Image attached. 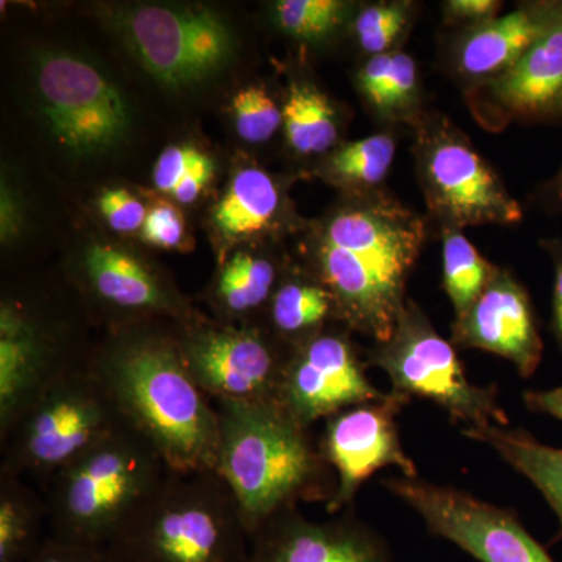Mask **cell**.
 Instances as JSON below:
<instances>
[{
    "label": "cell",
    "instance_id": "cell-27",
    "mask_svg": "<svg viewBox=\"0 0 562 562\" xmlns=\"http://www.w3.org/2000/svg\"><path fill=\"white\" fill-rule=\"evenodd\" d=\"M277 269L271 260L238 251L222 268L213 299L227 317H246L269 305L276 292Z\"/></svg>",
    "mask_w": 562,
    "mask_h": 562
},
{
    "label": "cell",
    "instance_id": "cell-7",
    "mask_svg": "<svg viewBox=\"0 0 562 562\" xmlns=\"http://www.w3.org/2000/svg\"><path fill=\"white\" fill-rule=\"evenodd\" d=\"M413 131L419 187L442 233L522 221V206L449 117L424 113Z\"/></svg>",
    "mask_w": 562,
    "mask_h": 562
},
{
    "label": "cell",
    "instance_id": "cell-20",
    "mask_svg": "<svg viewBox=\"0 0 562 562\" xmlns=\"http://www.w3.org/2000/svg\"><path fill=\"white\" fill-rule=\"evenodd\" d=\"M83 279L95 302L117 313L179 314L180 299L138 258L94 244L83 257Z\"/></svg>",
    "mask_w": 562,
    "mask_h": 562
},
{
    "label": "cell",
    "instance_id": "cell-33",
    "mask_svg": "<svg viewBox=\"0 0 562 562\" xmlns=\"http://www.w3.org/2000/svg\"><path fill=\"white\" fill-rule=\"evenodd\" d=\"M184 220L171 203L158 202L147 211L140 228L144 241L158 249H180L184 239Z\"/></svg>",
    "mask_w": 562,
    "mask_h": 562
},
{
    "label": "cell",
    "instance_id": "cell-11",
    "mask_svg": "<svg viewBox=\"0 0 562 562\" xmlns=\"http://www.w3.org/2000/svg\"><path fill=\"white\" fill-rule=\"evenodd\" d=\"M384 486L420 514L432 535L449 539L482 562H554L514 514L453 487L390 479Z\"/></svg>",
    "mask_w": 562,
    "mask_h": 562
},
{
    "label": "cell",
    "instance_id": "cell-2",
    "mask_svg": "<svg viewBox=\"0 0 562 562\" xmlns=\"http://www.w3.org/2000/svg\"><path fill=\"white\" fill-rule=\"evenodd\" d=\"M91 364L122 419L154 447L169 472H216L220 414L192 379L176 338L125 328Z\"/></svg>",
    "mask_w": 562,
    "mask_h": 562
},
{
    "label": "cell",
    "instance_id": "cell-9",
    "mask_svg": "<svg viewBox=\"0 0 562 562\" xmlns=\"http://www.w3.org/2000/svg\"><path fill=\"white\" fill-rule=\"evenodd\" d=\"M36 88L52 135L72 154H101L128 131L131 111L124 95L83 58L63 52L44 55Z\"/></svg>",
    "mask_w": 562,
    "mask_h": 562
},
{
    "label": "cell",
    "instance_id": "cell-40",
    "mask_svg": "<svg viewBox=\"0 0 562 562\" xmlns=\"http://www.w3.org/2000/svg\"><path fill=\"white\" fill-rule=\"evenodd\" d=\"M553 331L562 347V247L554 246Z\"/></svg>",
    "mask_w": 562,
    "mask_h": 562
},
{
    "label": "cell",
    "instance_id": "cell-23",
    "mask_svg": "<svg viewBox=\"0 0 562 562\" xmlns=\"http://www.w3.org/2000/svg\"><path fill=\"white\" fill-rule=\"evenodd\" d=\"M281 206L279 188L257 168L236 172L213 210L217 231L228 239L249 238L268 231Z\"/></svg>",
    "mask_w": 562,
    "mask_h": 562
},
{
    "label": "cell",
    "instance_id": "cell-41",
    "mask_svg": "<svg viewBox=\"0 0 562 562\" xmlns=\"http://www.w3.org/2000/svg\"><path fill=\"white\" fill-rule=\"evenodd\" d=\"M550 195H552L554 203L562 209V168L558 176L554 177L552 184H550Z\"/></svg>",
    "mask_w": 562,
    "mask_h": 562
},
{
    "label": "cell",
    "instance_id": "cell-31",
    "mask_svg": "<svg viewBox=\"0 0 562 562\" xmlns=\"http://www.w3.org/2000/svg\"><path fill=\"white\" fill-rule=\"evenodd\" d=\"M350 3L341 0H281L276 18L281 31L306 43H321L350 16Z\"/></svg>",
    "mask_w": 562,
    "mask_h": 562
},
{
    "label": "cell",
    "instance_id": "cell-4",
    "mask_svg": "<svg viewBox=\"0 0 562 562\" xmlns=\"http://www.w3.org/2000/svg\"><path fill=\"white\" fill-rule=\"evenodd\" d=\"M109 549L121 562H247L250 536L217 472H168Z\"/></svg>",
    "mask_w": 562,
    "mask_h": 562
},
{
    "label": "cell",
    "instance_id": "cell-25",
    "mask_svg": "<svg viewBox=\"0 0 562 562\" xmlns=\"http://www.w3.org/2000/svg\"><path fill=\"white\" fill-rule=\"evenodd\" d=\"M268 308L273 330L297 349L322 333L335 303L321 280L291 279L277 286Z\"/></svg>",
    "mask_w": 562,
    "mask_h": 562
},
{
    "label": "cell",
    "instance_id": "cell-14",
    "mask_svg": "<svg viewBox=\"0 0 562 562\" xmlns=\"http://www.w3.org/2000/svg\"><path fill=\"white\" fill-rule=\"evenodd\" d=\"M406 402L408 397L392 392L382 401L361 403L328 417L321 453L338 473L328 513L349 505L361 484L384 465H397L403 475L416 479V465L403 452L394 420Z\"/></svg>",
    "mask_w": 562,
    "mask_h": 562
},
{
    "label": "cell",
    "instance_id": "cell-5",
    "mask_svg": "<svg viewBox=\"0 0 562 562\" xmlns=\"http://www.w3.org/2000/svg\"><path fill=\"white\" fill-rule=\"evenodd\" d=\"M168 472L154 447L125 425L63 469L47 486L52 538L109 547Z\"/></svg>",
    "mask_w": 562,
    "mask_h": 562
},
{
    "label": "cell",
    "instance_id": "cell-13",
    "mask_svg": "<svg viewBox=\"0 0 562 562\" xmlns=\"http://www.w3.org/2000/svg\"><path fill=\"white\" fill-rule=\"evenodd\" d=\"M384 397L366 376L364 364L350 339L322 331L291 351L277 403L308 428L351 406Z\"/></svg>",
    "mask_w": 562,
    "mask_h": 562
},
{
    "label": "cell",
    "instance_id": "cell-30",
    "mask_svg": "<svg viewBox=\"0 0 562 562\" xmlns=\"http://www.w3.org/2000/svg\"><path fill=\"white\" fill-rule=\"evenodd\" d=\"M416 5L405 0L369 3L358 11L353 33L361 50L369 57L398 50V44L408 35Z\"/></svg>",
    "mask_w": 562,
    "mask_h": 562
},
{
    "label": "cell",
    "instance_id": "cell-37",
    "mask_svg": "<svg viewBox=\"0 0 562 562\" xmlns=\"http://www.w3.org/2000/svg\"><path fill=\"white\" fill-rule=\"evenodd\" d=\"M502 9L503 2L498 0H447L442 3L443 22L461 29L473 27L494 20Z\"/></svg>",
    "mask_w": 562,
    "mask_h": 562
},
{
    "label": "cell",
    "instance_id": "cell-10",
    "mask_svg": "<svg viewBox=\"0 0 562 562\" xmlns=\"http://www.w3.org/2000/svg\"><path fill=\"white\" fill-rule=\"evenodd\" d=\"M121 32L144 68L169 87L209 79L232 57L231 29L209 9L138 7L121 16Z\"/></svg>",
    "mask_w": 562,
    "mask_h": 562
},
{
    "label": "cell",
    "instance_id": "cell-35",
    "mask_svg": "<svg viewBox=\"0 0 562 562\" xmlns=\"http://www.w3.org/2000/svg\"><path fill=\"white\" fill-rule=\"evenodd\" d=\"M205 155L192 146H169L168 149L162 150L154 171V183L157 190L171 195L181 180Z\"/></svg>",
    "mask_w": 562,
    "mask_h": 562
},
{
    "label": "cell",
    "instance_id": "cell-34",
    "mask_svg": "<svg viewBox=\"0 0 562 562\" xmlns=\"http://www.w3.org/2000/svg\"><path fill=\"white\" fill-rule=\"evenodd\" d=\"M99 209L111 228L117 233H133L143 228L147 210L124 188L103 191L99 199Z\"/></svg>",
    "mask_w": 562,
    "mask_h": 562
},
{
    "label": "cell",
    "instance_id": "cell-8",
    "mask_svg": "<svg viewBox=\"0 0 562 562\" xmlns=\"http://www.w3.org/2000/svg\"><path fill=\"white\" fill-rule=\"evenodd\" d=\"M369 362L390 375L395 394L438 403L453 420L472 427L508 425L495 387L469 382L452 342L435 330L413 301L406 302L391 338L379 344Z\"/></svg>",
    "mask_w": 562,
    "mask_h": 562
},
{
    "label": "cell",
    "instance_id": "cell-3",
    "mask_svg": "<svg viewBox=\"0 0 562 562\" xmlns=\"http://www.w3.org/2000/svg\"><path fill=\"white\" fill-rule=\"evenodd\" d=\"M217 475L231 487L250 541L299 501L325 495L328 464L306 428L277 402H217Z\"/></svg>",
    "mask_w": 562,
    "mask_h": 562
},
{
    "label": "cell",
    "instance_id": "cell-22",
    "mask_svg": "<svg viewBox=\"0 0 562 562\" xmlns=\"http://www.w3.org/2000/svg\"><path fill=\"white\" fill-rule=\"evenodd\" d=\"M462 432L475 441L487 443L542 492L560 517L562 538V450L543 446L527 431L501 425L471 427Z\"/></svg>",
    "mask_w": 562,
    "mask_h": 562
},
{
    "label": "cell",
    "instance_id": "cell-17",
    "mask_svg": "<svg viewBox=\"0 0 562 562\" xmlns=\"http://www.w3.org/2000/svg\"><path fill=\"white\" fill-rule=\"evenodd\" d=\"M454 346L480 349L512 361L530 376L542 358V339L530 297L506 269H497L486 290L452 327Z\"/></svg>",
    "mask_w": 562,
    "mask_h": 562
},
{
    "label": "cell",
    "instance_id": "cell-16",
    "mask_svg": "<svg viewBox=\"0 0 562 562\" xmlns=\"http://www.w3.org/2000/svg\"><path fill=\"white\" fill-rule=\"evenodd\" d=\"M469 110L492 132L513 121L562 120V2L552 24L502 76L465 91Z\"/></svg>",
    "mask_w": 562,
    "mask_h": 562
},
{
    "label": "cell",
    "instance_id": "cell-15",
    "mask_svg": "<svg viewBox=\"0 0 562 562\" xmlns=\"http://www.w3.org/2000/svg\"><path fill=\"white\" fill-rule=\"evenodd\" d=\"M69 357L58 336L20 303L0 310V441L54 384L87 368Z\"/></svg>",
    "mask_w": 562,
    "mask_h": 562
},
{
    "label": "cell",
    "instance_id": "cell-24",
    "mask_svg": "<svg viewBox=\"0 0 562 562\" xmlns=\"http://www.w3.org/2000/svg\"><path fill=\"white\" fill-rule=\"evenodd\" d=\"M47 503L21 476L0 472V562H25L40 549Z\"/></svg>",
    "mask_w": 562,
    "mask_h": 562
},
{
    "label": "cell",
    "instance_id": "cell-28",
    "mask_svg": "<svg viewBox=\"0 0 562 562\" xmlns=\"http://www.w3.org/2000/svg\"><path fill=\"white\" fill-rule=\"evenodd\" d=\"M397 139L392 133H376L351 140L333 151L325 161V173L342 187L361 192L376 191L386 180L395 160Z\"/></svg>",
    "mask_w": 562,
    "mask_h": 562
},
{
    "label": "cell",
    "instance_id": "cell-12",
    "mask_svg": "<svg viewBox=\"0 0 562 562\" xmlns=\"http://www.w3.org/2000/svg\"><path fill=\"white\" fill-rule=\"evenodd\" d=\"M198 386L216 402H277L288 357L251 325L190 328L177 339Z\"/></svg>",
    "mask_w": 562,
    "mask_h": 562
},
{
    "label": "cell",
    "instance_id": "cell-18",
    "mask_svg": "<svg viewBox=\"0 0 562 562\" xmlns=\"http://www.w3.org/2000/svg\"><path fill=\"white\" fill-rule=\"evenodd\" d=\"M561 0L527 2L508 14L458 31L447 46V68L464 92L502 76L549 29Z\"/></svg>",
    "mask_w": 562,
    "mask_h": 562
},
{
    "label": "cell",
    "instance_id": "cell-36",
    "mask_svg": "<svg viewBox=\"0 0 562 562\" xmlns=\"http://www.w3.org/2000/svg\"><path fill=\"white\" fill-rule=\"evenodd\" d=\"M25 562H121L109 547L79 546L46 538Z\"/></svg>",
    "mask_w": 562,
    "mask_h": 562
},
{
    "label": "cell",
    "instance_id": "cell-39",
    "mask_svg": "<svg viewBox=\"0 0 562 562\" xmlns=\"http://www.w3.org/2000/svg\"><path fill=\"white\" fill-rule=\"evenodd\" d=\"M524 401L531 412L550 414L562 420V386L550 391L525 392Z\"/></svg>",
    "mask_w": 562,
    "mask_h": 562
},
{
    "label": "cell",
    "instance_id": "cell-19",
    "mask_svg": "<svg viewBox=\"0 0 562 562\" xmlns=\"http://www.w3.org/2000/svg\"><path fill=\"white\" fill-rule=\"evenodd\" d=\"M247 562H390L376 536L351 520L313 522L284 509L255 532Z\"/></svg>",
    "mask_w": 562,
    "mask_h": 562
},
{
    "label": "cell",
    "instance_id": "cell-21",
    "mask_svg": "<svg viewBox=\"0 0 562 562\" xmlns=\"http://www.w3.org/2000/svg\"><path fill=\"white\" fill-rule=\"evenodd\" d=\"M358 88L384 124H416L422 114L419 72L412 55L402 50L369 57L358 70Z\"/></svg>",
    "mask_w": 562,
    "mask_h": 562
},
{
    "label": "cell",
    "instance_id": "cell-38",
    "mask_svg": "<svg viewBox=\"0 0 562 562\" xmlns=\"http://www.w3.org/2000/svg\"><path fill=\"white\" fill-rule=\"evenodd\" d=\"M213 176L214 162L209 155H205V157L188 172V176L181 180L179 187L173 190L171 198L176 199L181 205H190V203L198 201L203 188L210 183Z\"/></svg>",
    "mask_w": 562,
    "mask_h": 562
},
{
    "label": "cell",
    "instance_id": "cell-26",
    "mask_svg": "<svg viewBox=\"0 0 562 562\" xmlns=\"http://www.w3.org/2000/svg\"><path fill=\"white\" fill-rule=\"evenodd\" d=\"M338 117L324 92L292 81L283 105V125L291 149L299 155L325 154L338 143Z\"/></svg>",
    "mask_w": 562,
    "mask_h": 562
},
{
    "label": "cell",
    "instance_id": "cell-29",
    "mask_svg": "<svg viewBox=\"0 0 562 562\" xmlns=\"http://www.w3.org/2000/svg\"><path fill=\"white\" fill-rule=\"evenodd\" d=\"M442 235L443 290L460 317L486 290L498 268L483 258L462 232H443Z\"/></svg>",
    "mask_w": 562,
    "mask_h": 562
},
{
    "label": "cell",
    "instance_id": "cell-1",
    "mask_svg": "<svg viewBox=\"0 0 562 562\" xmlns=\"http://www.w3.org/2000/svg\"><path fill=\"white\" fill-rule=\"evenodd\" d=\"M427 233V220L383 190L362 192L331 214L317 235L314 258L335 313L386 342L408 302L406 281Z\"/></svg>",
    "mask_w": 562,
    "mask_h": 562
},
{
    "label": "cell",
    "instance_id": "cell-32",
    "mask_svg": "<svg viewBox=\"0 0 562 562\" xmlns=\"http://www.w3.org/2000/svg\"><path fill=\"white\" fill-rule=\"evenodd\" d=\"M233 114L236 131L247 143L257 144L271 139L283 124V110L260 87L239 91L233 98Z\"/></svg>",
    "mask_w": 562,
    "mask_h": 562
},
{
    "label": "cell",
    "instance_id": "cell-6",
    "mask_svg": "<svg viewBox=\"0 0 562 562\" xmlns=\"http://www.w3.org/2000/svg\"><path fill=\"white\" fill-rule=\"evenodd\" d=\"M125 425L90 362L54 384L0 441V472L49 486L63 469Z\"/></svg>",
    "mask_w": 562,
    "mask_h": 562
}]
</instances>
